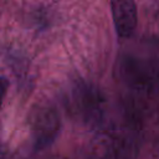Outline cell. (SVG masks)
I'll use <instances>...</instances> for the list:
<instances>
[{
  "label": "cell",
  "instance_id": "cell-1",
  "mask_svg": "<svg viewBox=\"0 0 159 159\" xmlns=\"http://www.w3.org/2000/svg\"><path fill=\"white\" fill-rule=\"evenodd\" d=\"M112 16L117 32L122 37H128L137 25V6L132 1H113Z\"/></svg>",
  "mask_w": 159,
  "mask_h": 159
}]
</instances>
